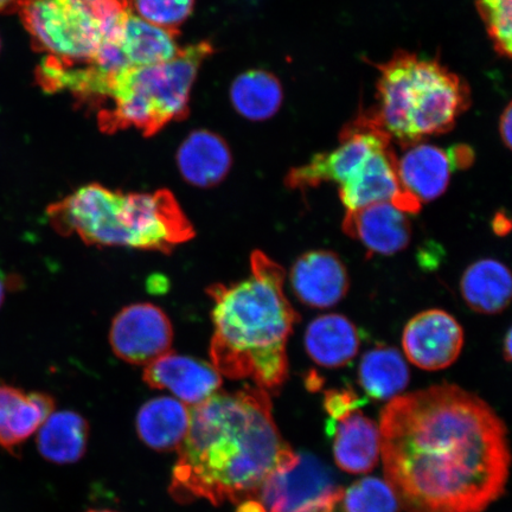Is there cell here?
Masks as SVG:
<instances>
[{
    "instance_id": "1",
    "label": "cell",
    "mask_w": 512,
    "mask_h": 512,
    "mask_svg": "<svg viewBox=\"0 0 512 512\" xmlns=\"http://www.w3.org/2000/svg\"><path fill=\"white\" fill-rule=\"evenodd\" d=\"M387 483L408 512H483L504 494L507 428L477 395L440 384L389 401L381 413Z\"/></svg>"
},
{
    "instance_id": "2",
    "label": "cell",
    "mask_w": 512,
    "mask_h": 512,
    "mask_svg": "<svg viewBox=\"0 0 512 512\" xmlns=\"http://www.w3.org/2000/svg\"><path fill=\"white\" fill-rule=\"evenodd\" d=\"M190 412L171 496L179 503L206 499L215 505L256 499L291 450L275 425L268 392L258 386L217 392Z\"/></svg>"
},
{
    "instance_id": "3",
    "label": "cell",
    "mask_w": 512,
    "mask_h": 512,
    "mask_svg": "<svg viewBox=\"0 0 512 512\" xmlns=\"http://www.w3.org/2000/svg\"><path fill=\"white\" fill-rule=\"evenodd\" d=\"M251 275L209 287L213 299L211 364L230 380L251 379L270 392L287 379V341L299 316L285 296L283 267L260 251Z\"/></svg>"
},
{
    "instance_id": "4",
    "label": "cell",
    "mask_w": 512,
    "mask_h": 512,
    "mask_svg": "<svg viewBox=\"0 0 512 512\" xmlns=\"http://www.w3.org/2000/svg\"><path fill=\"white\" fill-rule=\"evenodd\" d=\"M50 226L89 246L123 247L169 254L195 236L171 191L126 194L88 184L47 209Z\"/></svg>"
},
{
    "instance_id": "5",
    "label": "cell",
    "mask_w": 512,
    "mask_h": 512,
    "mask_svg": "<svg viewBox=\"0 0 512 512\" xmlns=\"http://www.w3.org/2000/svg\"><path fill=\"white\" fill-rule=\"evenodd\" d=\"M375 67L380 73L377 104L368 111L390 140L405 149L450 132L471 106L470 86L438 59L399 50Z\"/></svg>"
},
{
    "instance_id": "6",
    "label": "cell",
    "mask_w": 512,
    "mask_h": 512,
    "mask_svg": "<svg viewBox=\"0 0 512 512\" xmlns=\"http://www.w3.org/2000/svg\"><path fill=\"white\" fill-rule=\"evenodd\" d=\"M213 53V44L203 41L181 48L170 61L108 76L95 108L101 132L136 128L144 137H153L187 118L198 70Z\"/></svg>"
},
{
    "instance_id": "7",
    "label": "cell",
    "mask_w": 512,
    "mask_h": 512,
    "mask_svg": "<svg viewBox=\"0 0 512 512\" xmlns=\"http://www.w3.org/2000/svg\"><path fill=\"white\" fill-rule=\"evenodd\" d=\"M16 11L32 47L67 64L92 62L133 14L131 0H18Z\"/></svg>"
},
{
    "instance_id": "8",
    "label": "cell",
    "mask_w": 512,
    "mask_h": 512,
    "mask_svg": "<svg viewBox=\"0 0 512 512\" xmlns=\"http://www.w3.org/2000/svg\"><path fill=\"white\" fill-rule=\"evenodd\" d=\"M343 494L342 486L319 459L290 450L256 498L267 512H332Z\"/></svg>"
},
{
    "instance_id": "9",
    "label": "cell",
    "mask_w": 512,
    "mask_h": 512,
    "mask_svg": "<svg viewBox=\"0 0 512 512\" xmlns=\"http://www.w3.org/2000/svg\"><path fill=\"white\" fill-rule=\"evenodd\" d=\"M341 143L329 152L317 153L309 163L288 172L285 184L294 190L316 188L325 182L341 187L358 174L375 152L392 145L368 111H361L339 134Z\"/></svg>"
},
{
    "instance_id": "10",
    "label": "cell",
    "mask_w": 512,
    "mask_h": 512,
    "mask_svg": "<svg viewBox=\"0 0 512 512\" xmlns=\"http://www.w3.org/2000/svg\"><path fill=\"white\" fill-rule=\"evenodd\" d=\"M174 329L166 313L152 304L124 307L114 317L110 343L115 355L127 363L149 366L168 354Z\"/></svg>"
},
{
    "instance_id": "11",
    "label": "cell",
    "mask_w": 512,
    "mask_h": 512,
    "mask_svg": "<svg viewBox=\"0 0 512 512\" xmlns=\"http://www.w3.org/2000/svg\"><path fill=\"white\" fill-rule=\"evenodd\" d=\"M402 347L415 367L437 371L452 366L464 347V330L458 320L443 310H428L406 325Z\"/></svg>"
},
{
    "instance_id": "12",
    "label": "cell",
    "mask_w": 512,
    "mask_h": 512,
    "mask_svg": "<svg viewBox=\"0 0 512 512\" xmlns=\"http://www.w3.org/2000/svg\"><path fill=\"white\" fill-rule=\"evenodd\" d=\"M339 197L347 211L379 202L393 203L408 214H416L421 209L401 187L398 158L392 145L375 152L356 176L342 184Z\"/></svg>"
},
{
    "instance_id": "13",
    "label": "cell",
    "mask_w": 512,
    "mask_h": 512,
    "mask_svg": "<svg viewBox=\"0 0 512 512\" xmlns=\"http://www.w3.org/2000/svg\"><path fill=\"white\" fill-rule=\"evenodd\" d=\"M144 381L156 389H168L187 406H197L219 392L222 375L213 364L168 352L145 367Z\"/></svg>"
},
{
    "instance_id": "14",
    "label": "cell",
    "mask_w": 512,
    "mask_h": 512,
    "mask_svg": "<svg viewBox=\"0 0 512 512\" xmlns=\"http://www.w3.org/2000/svg\"><path fill=\"white\" fill-rule=\"evenodd\" d=\"M408 215L393 203L379 202L347 211L342 226L345 234L360 241L371 254L394 255L411 242Z\"/></svg>"
},
{
    "instance_id": "15",
    "label": "cell",
    "mask_w": 512,
    "mask_h": 512,
    "mask_svg": "<svg viewBox=\"0 0 512 512\" xmlns=\"http://www.w3.org/2000/svg\"><path fill=\"white\" fill-rule=\"evenodd\" d=\"M290 281L300 302L316 309L337 305L350 287L347 268L330 251H312L300 256L292 266Z\"/></svg>"
},
{
    "instance_id": "16",
    "label": "cell",
    "mask_w": 512,
    "mask_h": 512,
    "mask_svg": "<svg viewBox=\"0 0 512 512\" xmlns=\"http://www.w3.org/2000/svg\"><path fill=\"white\" fill-rule=\"evenodd\" d=\"M453 170L448 152L431 144L409 146L398 159L401 187L421 206L444 194Z\"/></svg>"
},
{
    "instance_id": "17",
    "label": "cell",
    "mask_w": 512,
    "mask_h": 512,
    "mask_svg": "<svg viewBox=\"0 0 512 512\" xmlns=\"http://www.w3.org/2000/svg\"><path fill=\"white\" fill-rule=\"evenodd\" d=\"M176 162L185 182L208 189L228 176L233 156L226 140L219 134L197 130L191 132L179 146Z\"/></svg>"
},
{
    "instance_id": "18",
    "label": "cell",
    "mask_w": 512,
    "mask_h": 512,
    "mask_svg": "<svg viewBox=\"0 0 512 512\" xmlns=\"http://www.w3.org/2000/svg\"><path fill=\"white\" fill-rule=\"evenodd\" d=\"M326 430L334 438L335 460L343 471L364 475L379 462V427L360 409L335 422H328Z\"/></svg>"
},
{
    "instance_id": "19",
    "label": "cell",
    "mask_w": 512,
    "mask_h": 512,
    "mask_svg": "<svg viewBox=\"0 0 512 512\" xmlns=\"http://www.w3.org/2000/svg\"><path fill=\"white\" fill-rule=\"evenodd\" d=\"M54 409L55 401L48 394L0 384V448L14 453L40 430Z\"/></svg>"
},
{
    "instance_id": "20",
    "label": "cell",
    "mask_w": 512,
    "mask_h": 512,
    "mask_svg": "<svg viewBox=\"0 0 512 512\" xmlns=\"http://www.w3.org/2000/svg\"><path fill=\"white\" fill-rule=\"evenodd\" d=\"M360 345V332L354 323L336 313L320 316L307 326L305 349L319 366H347L358 354Z\"/></svg>"
},
{
    "instance_id": "21",
    "label": "cell",
    "mask_w": 512,
    "mask_h": 512,
    "mask_svg": "<svg viewBox=\"0 0 512 512\" xmlns=\"http://www.w3.org/2000/svg\"><path fill=\"white\" fill-rule=\"evenodd\" d=\"M190 409L172 398L146 402L137 415V432L143 443L156 451L178 450L189 431Z\"/></svg>"
},
{
    "instance_id": "22",
    "label": "cell",
    "mask_w": 512,
    "mask_h": 512,
    "mask_svg": "<svg viewBox=\"0 0 512 512\" xmlns=\"http://www.w3.org/2000/svg\"><path fill=\"white\" fill-rule=\"evenodd\" d=\"M512 280L509 268L494 259H483L472 264L460 281L465 303L473 311L497 315L510 304Z\"/></svg>"
},
{
    "instance_id": "23",
    "label": "cell",
    "mask_w": 512,
    "mask_h": 512,
    "mask_svg": "<svg viewBox=\"0 0 512 512\" xmlns=\"http://www.w3.org/2000/svg\"><path fill=\"white\" fill-rule=\"evenodd\" d=\"M88 435V422L79 413H51L37 431L38 451L50 463L74 464L85 456Z\"/></svg>"
},
{
    "instance_id": "24",
    "label": "cell",
    "mask_w": 512,
    "mask_h": 512,
    "mask_svg": "<svg viewBox=\"0 0 512 512\" xmlns=\"http://www.w3.org/2000/svg\"><path fill=\"white\" fill-rule=\"evenodd\" d=\"M178 31L156 27L132 14L121 32L119 46L128 67H147L174 59L179 47Z\"/></svg>"
},
{
    "instance_id": "25",
    "label": "cell",
    "mask_w": 512,
    "mask_h": 512,
    "mask_svg": "<svg viewBox=\"0 0 512 512\" xmlns=\"http://www.w3.org/2000/svg\"><path fill=\"white\" fill-rule=\"evenodd\" d=\"M230 101L241 117L265 121L274 117L283 106L284 89L280 80L264 69L242 73L230 87Z\"/></svg>"
},
{
    "instance_id": "26",
    "label": "cell",
    "mask_w": 512,
    "mask_h": 512,
    "mask_svg": "<svg viewBox=\"0 0 512 512\" xmlns=\"http://www.w3.org/2000/svg\"><path fill=\"white\" fill-rule=\"evenodd\" d=\"M358 379L369 398L389 400L399 396L408 386L409 369L398 350L379 347L363 356Z\"/></svg>"
},
{
    "instance_id": "27",
    "label": "cell",
    "mask_w": 512,
    "mask_h": 512,
    "mask_svg": "<svg viewBox=\"0 0 512 512\" xmlns=\"http://www.w3.org/2000/svg\"><path fill=\"white\" fill-rule=\"evenodd\" d=\"M345 512H400L399 498L387 482L374 477L358 480L344 492Z\"/></svg>"
},
{
    "instance_id": "28",
    "label": "cell",
    "mask_w": 512,
    "mask_h": 512,
    "mask_svg": "<svg viewBox=\"0 0 512 512\" xmlns=\"http://www.w3.org/2000/svg\"><path fill=\"white\" fill-rule=\"evenodd\" d=\"M476 9L496 53L510 59L512 49V0H476Z\"/></svg>"
},
{
    "instance_id": "29",
    "label": "cell",
    "mask_w": 512,
    "mask_h": 512,
    "mask_svg": "<svg viewBox=\"0 0 512 512\" xmlns=\"http://www.w3.org/2000/svg\"><path fill=\"white\" fill-rule=\"evenodd\" d=\"M196 0H132L138 17L156 27L177 31L194 11Z\"/></svg>"
},
{
    "instance_id": "30",
    "label": "cell",
    "mask_w": 512,
    "mask_h": 512,
    "mask_svg": "<svg viewBox=\"0 0 512 512\" xmlns=\"http://www.w3.org/2000/svg\"><path fill=\"white\" fill-rule=\"evenodd\" d=\"M366 403L354 390L332 389L325 393L324 407L329 414L328 422H335L344 418L356 409H360Z\"/></svg>"
},
{
    "instance_id": "31",
    "label": "cell",
    "mask_w": 512,
    "mask_h": 512,
    "mask_svg": "<svg viewBox=\"0 0 512 512\" xmlns=\"http://www.w3.org/2000/svg\"><path fill=\"white\" fill-rule=\"evenodd\" d=\"M448 156L451 158L453 169H465L467 166H470L473 159H475L473 151L466 145L453 146L452 149L448 151Z\"/></svg>"
},
{
    "instance_id": "32",
    "label": "cell",
    "mask_w": 512,
    "mask_h": 512,
    "mask_svg": "<svg viewBox=\"0 0 512 512\" xmlns=\"http://www.w3.org/2000/svg\"><path fill=\"white\" fill-rule=\"evenodd\" d=\"M511 127H512V105L508 104L507 107L504 108V111L501 114V118H499L498 130L499 134H501L502 142L505 146L511 150Z\"/></svg>"
},
{
    "instance_id": "33",
    "label": "cell",
    "mask_w": 512,
    "mask_h": 512,
    "mask_svg": "<svg viewBox=\"0 0 512 512\" xmlns=\"http://www.w3.org/2000/svg\"><path fill=\"white\" fill-rule=\"evenodd\" d=\"M492 228H494V232L499 236L507 235L511 228L509 217L503 211L497 213L494 221H492Z\"/></svg>"
},
{
    "instance_id": "34",
    "label": "cell",
    "mask_w": 512,
    "mask_h": 512,
    "mask_svg": "<svg viewBox=\"0 0 512 512\" xmlns=\"http://www.w3.org/2000/svg\"><path fill=\"white\" fill-rule=\"evenodd\" d=\"M236 512H267L264 505L256 499H248V501L239 504L238 511Z\"/></svg>"
},
{
    "instance_id": "35",
    "label": "cell",
    "mask_w": 512,
    "mask_h": 512,
    "mask_svg": "<svg viewBox=\"0 0 512 512\" xmlns=\"http://www.w3.org/2000/svg\"><path fill=\"white\" fill-rule=\"evenodd\" d=\"M18 0H0V14H10L17 9Z\"/></svg>"
},
{
    "instance_id": "36",
    "label": "cell",
    "mask_w": 512,
    "mask_h": 512,
    "mask_svg": "<svg viewBox=\"0 0 512 512\" xmlns=\"http://www.w3.org/2000/svg\"><path fill=\"white\" fill-rule=\"evenodd\" d=\"M503 351H504L503 354H504L505 360H507V362H510L511 356H512V334H511V330H509L507 336H505Z\"/></svg>"
},
{
    "instance_id": "37",
    "label": "cell",
    "mask_w": 512,
    "mask_h": 512,
    "mask_svg": "<svg viewBox=\"0 0 512 512\" xmlns=\"http://www.w3.org/2000/svg\"><path fill=\"white\" fill-rule=\"evenodd\" d=\"M5 297V284L3 283V280L0 279V306H2L4 302Z\"/></svg>"
},
{
    "instance_id": "38",
    "label": "cell",
    "mask_w": 512,
    "mask_h": 512,
    "mask_svg": "<svg viewBox=\"0 0 512 512\" xmlns=\"http://www.w3.org/2000/svg\"><path fill=\"white\" fill-rule=\"evenodd\" d=\"M88 512H114V511H110V510H91V511H88Z\"/></svg>"
},
{
    "instance_id": "39",
    "label": "cell",
    "mask_w": 512,
    "mask_h": 512,
    "mask_svg": "<svg viewBox=\"0 0 512 512\" xmlns=\"http://www.w3.org/2000/svg\"><path fill=\"white\" fill-rule=\"evenodd\" d=\"M0 49H2V41H0Z\"/></svg>"
}]
</instances>
